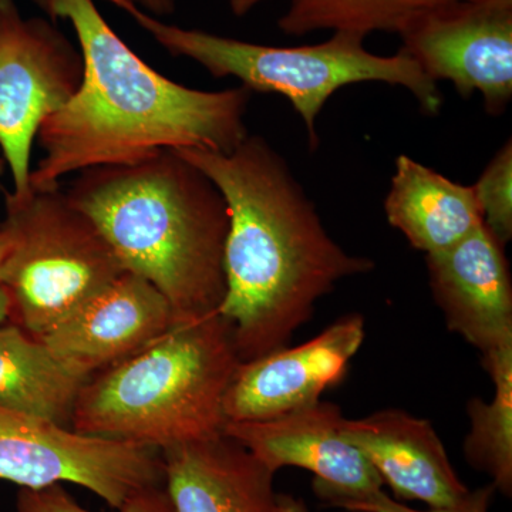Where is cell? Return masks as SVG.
I'll return each instance as SVG.
<instances>
[{"mask_svg":"<svg viewBox=\"0 0 512 512\" xmlns=\"http://www.w3.org/2000/svg\"><path fill=\"white\" fill-rule=\"evenodd\" d=\"M224 195L229 214L225 291L218 313L241 362L288 346L320 298L375 262L350 255L320 221L284 157L261 136L231 153L177 148Z\"/></svg>","mask_w":512,"mask_h":512,"instance_id":"1","label":"cell"},{"mask_svg":"<svg viewBox=\"0 0 512 512\" xmlns=\"http://www.w3.org/2000/svg\"><path fill=\"white\" fill-rule=\"evenodd\" d=\"M32 2L52 22L72 25L84 74L69 103L40 127L43 157L30 187H57L87 168L138 163L163 150L231 153L249 136L247 87L205 92L175 83L117 35L94 0Z\"/></svg>","mask_w":512,"mask_h":512,"instance_id":"2","label":"cell"},{"mask_svg":"<svg viewBox=\"0 0 512 512\" xmlns=\"http://www.w3.org/2000/svg\"><path fill=\"white\" fill-rule=\"evenodd\" d=\"M67 197L99 228L124 271L163 293L175 325L224 301L229 214L224 195L175 150L80 171Z\"/></svg>","mask_w":512,"mask_h":512,"instance_id":"3","label":"cell"},{"mask_svg":"<svg viewBox=\"0 0 512 512\" xmlns=\"http://www.w3.org/2000/svg\"><path fill=\"white\" fill-rule=\"evenodd\" d=\"M241 363L220 313L177 323L123 362L87 380L73 430L158 451L224 434V399Z\"/></svg>","mask_w":512,"mask_h":512,"instance_id":"4","label":"cell"},{"mask_svg":"<svg viewBox=\"0 0 512 512\" xmlns=\"http://www.w3.org/2000/svg\"><path fill=\"white\" fill-rule=\"evenodd\" d=\"M173 57L201 64L215 79L237 77L252 93L282 94L305 123L312 148L318 147L316 119L330 96L348 84L380 82L402 86L426 114H439L443 94L412 57L399 50L379 56L366 50L365 37L336 32L319 45L275 47L242 42L170 25L138 9L130 0H107Z\"/></svg>","mask_w":512,"mask_h":512,"instance_id":"5","label":"cell"},{"mask_svg":"<svg viewBox=\"0 0 512 512\" xmlns=\"http://www.w3.org/2000/svg\"><path fill=\"white\" fill-rule=\"evenodd\" d=\"M0 192L6 239L0 284L9 298V322L42 338L126 271L62 185Z\"/></svg>","mask_w":512,"mask_h":512,"instance_id":"6","label":"cell"},{"mask_svg":"<svg viewBox=\"0 0 512 512\" xmlns=\"http://www.w3.org/2000/svg\"><path fill=\"white\" fill-rule=\"evenodd\" d=\"M0 480L39 490L76 484L111 508L164 485L156 448L87 436L72 427L0 407Z\"/></svg>","mask_w":512,"mask_h":512,"instance_id":"7","label":"cell"},{"mask_svg":"<svg viewBox=\"0 0 512 512\" xmlns=\"http://www.w3.org/2000/svg\"><path fill=\"white\" fill-rule=\"evenodd\" d=\"M82 53L47 18H25L16 0H0V154L12 191H28L40 127L79 90Z\"/></svg>","mask_w":512,"mask_h":512,"instance_id":"8","label":"cell"},{"mask_svg":"<svg viewBox=\"0 0 512 512\" xmlns=\"http://www.w3.org/2000/svg\"><path fill=\"white\" fill-rule=\"evenodd\" d=\"M402 52L433 82L460 96L480 93L485 111L504 113L512 97V0H453L420 13L399 33Z\"/></svg>","mask_w":512,"mask_h":512,"instance_id":"9","label":"cell"},{"mask_svg":"<svg viewBox=\"0 0 512 512\" xmlns=\"http://www.w3.org/2000/svg\"><path fill=\"white\" fill-rule=\"evenodd\" d=\"M343 420L336 404L318 402L274 419L228 421L224 434L274 474L285 467L309 471L319 500L346 511L384 484L362 451L343 437Z\"/></svg>","mask_w":512,"mask_h":512,"instance_id":"10","label":"cell"},{"mask_svg":"<svg viewBox=\"0 0 512 512\" xmlns=\"http://www.w3.org/2000/svg\"><path fill=\"white\" fill-rule=\"evenodd\" d=\"M363 340L365 319L353 313L302 345L239 363L225 394L227 423L274 419L320 402L348 376Z\"/></svg>","mask_w":512,"mask_h":512,"instance_id":"11","label":"cell"},{"mask_svg":"<svg viewBox=\"0 0 512 512\" xmlns=\"http://www.w3.org/2000/svg\"><path fill=\"white\" fill-rule=\"evenodd\" d=\"M504 248L483 224L453 247L426 255L431 291L447 328L483 357L512 346V284Z\"/></svg>","mask_w":512,"mask_h":512,"instance_id":"12","label":"cell"},{"mask_svg":"<svg viewBox=\"0 0 512 512\" xmlns=\"http://www.w3.org/2000/svg\"><path fill=\"white\" fill-rule=\"evenodd\" d=\"M174 325L163 293L126 271L39 339L64 362L93 376L140 352Z\"/></svg>","mask_w":512,"mask_h":512,"instance_id":"13","label":"cell"},{"mask_svg":"<svg viewBox=\"0 0 512 512\" xmlns=\"http://www.w3.org/2000/svg\"><path fill=\"white\" fill-rule=\"evenodd\" d=\"M342 434L362 451L397 501L444 507L467 494L429 420L389 409L343 420Z\"/></svg>","mask_w":512,"mask_h":512,"instance_id":"14","label":"cell"},{"mask_svg":"<svg viewBox=\"0 0 512 512\" xmlns=\"http://www.w3.org/2000/svg\"><path fill=\"white\" fill-rule=\"evenodd\" d=\"M161 456L175 512H275V474L225 434Z\"/></svg>","mask_w":512,"mask_h":512,"instance_id":"15","label":"cell"},{"mask_svg":"<svg viewBox=\"0 0 512 512\" xmlns=\"http://www.w3.org/2000/svg\"><path fill=\"white\" fill-rule=\"evenodd\" d=\"M387 221L424 254L453 247L484 224L476 191L400 156L384 201Z\"/></svg>","mask_w":512,"mask_h":512,"instance_id":"16","label":"cell"},{"mask_svg":"<svg viewBox=\"0 0 512 512\" xmlns=\"http://www.w3.org/2000/svg\"><path fill=\"white\" fill-rule=\"evenodd\" d=\"M90 377L15 323L0 325V407L70 427Z\"/></svg>","mask_w":512,"mask_h":512,"instance_id":"17","label":"cell"},{"mask_svg":"<svg viewBox=\"0 0 512 512\" xmlns=\"http://www.w3.org/2000/svg\"><path fill=\"white\" fill-rule=\"evenodd\" d=\"M483 366L494 383L490 402L470 399V431L464 456L471 467L487 474L497 493L512 495V346L483 357Z\"/></svg>","mask_w":512,"mask_h":512,"instance_id":"18","label":"cell"},{"mask_svg":"<svg viewBox=\"0 0 512 512\" xmlns=\"http://www.w3.org/2000/svg\"><path fill=\"white\" fill-rule=\"evenodd\" d=\"M264 2V0H262ZM453 0H291L278 20L288 36L333 30L365 37L375 32H400L420 13Z\"/></svg>","mask_w":512,"mask_h":512,"instance_id":"19","label":"cell"},{"mask_svg":"<svg viewBox=\"0 0 512 512\" xmlns=\"http://www.w3.org/2000/svg\"><path fill=\"white\" fill-rule=\"evenodd\" d=\"M484 225L503 245L512 238V146L505 144L473 185Z\"/></svg>","mask_w":512,"mask_h":512,"instance_id":"20","label":"cell"},{"mask_svg":"<svg viewBox=\"0 0 512 512\" xmlns=\"http://www.w3.org/2000/svg\"><path fill=\"white\" fill-rule=\"evenodd\" d=\"M16 512H92L82 507L62 484L39 490L20 488L16 497ZM116 512H175L165 485L147 488L128 498Z\"/></svg>","mask_w":512,"mask_h":512,"instance_id":"21","label":"cell"},{"mask_svg":"<svg viewBox=\"0 0 512 512\" xmlns=\"http://www.w3.org/2000/svg\"><path fill=\"white\" fill-rule=\"evenodd\" d=\"M497 493L491 484L476 490H468L466 495L456 503L444 505V507H429L427 510H416L390 497L382 490L373 495L369 500L350 505L349 512H490L491 501Z\"/></svg>","mask_w":512,"mask_h":512,"instance_id":"22","label":"cell"},{"mask_svg":"<svg viewBox=\"0 0 512 512\" xmlns=\"http://www.w3.org/2000/svg\"><path fill=\"white\" fill-rule=\"evenodd\" d=\"M130 2L157 19L167 18L177 9V0H130Z\"/></svg>","mask_w":512,"mask_h":512,"instance_id":"23","label":"cell"},{"mask_svg":"<svg viewBox=\"0 0 512 512\" xmlns=\"http://www.w3.org/2000/svg\"><path fill=\"white\" fill-rule=\"evenodd\" d=\"M275 512H311L302 498L291 494L276 495Z\"/></svg>","mask_w":512,"mask_h":512,"instance_id":"24","label":"cell"},{"mask_svg":"<svg viewBox=\"0 0 512 512\" xmlns=\"http://www.w3.org/2000/svg\"><path fill=\"white\" fill-rule=\"evenodd\" d=\"M6 239L3 234L2 228H0V262H2L3 254H5ZM10 319V305L9 298L6 295L5 288L0 284V325L8 323Z\"/></svg>","mask_w":512,"mask_h":512,"instance_id":"25","label":"cell"},{"mask_svg":"<svg viewBox=\"0 0 512 512\" xmlns=\"http://www.w3.org/2000/svg\"><path fill=\"white\" fill-rule=\"evenodd\" d=\"M262 0H229V8L237 16H245L251 12Z\"/></svg>","mask_w":512,"mask_h":512,"instance_id":"26","label":"cell"},{"mask_svg":"<svg viewBox=\"0 0 512 512\" xmlns=\"http://www.w3.org/2000/svg\"><path fill=\"white\" fill-rule=\"evenodd\" d=\"M6 170V163L5 160H3L2 154H0V177H2L3 173H5Z\"/></svg>","mask_w":512,"mask_h":512,"instance_id":"27","label":"cell"}]
</instances>
